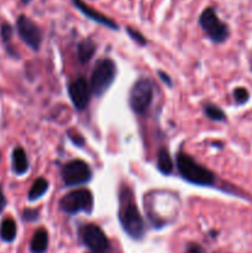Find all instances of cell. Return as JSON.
I'll list each match as a JSON object with an SVG mask.
<instances>
[{"instance_id":"6da1fadb","label":"cell","mask_w":252,"mask_h":253,"mask_svg":"<svg viewBox=\"0 0 252 253\" xmlns=\"http://www.w3.org/2000/svg\"><path fill=\"white\" fill-rule=\"evenodd\" d=\"M177 167L183 179L192 183V184L202 185V187L214 184V174L209 169L195 162L190 156L185 155V153L178 155Z\"/></svg>"},{"instance_id":"30bf717a","label":"cell","mask_w":252,"mask_h":253,"mask_svg":"<svg viewBox=\"0 0 252 253\" xmlns=\"http://www.w3.org/2000/svg\"><path fill=\"white\" fill-rule=\"evenodd\" d=\"M69 98L73 103L74 108L79 111H83L88 106L89 100H90L91 89L89 86L88 82L84 78H77L76 81L72 82L68 86Z\"/></svg>"},{"instance_id":"4316f807","label":"cell","mask_w":252,"mask_h":253,"mask_svg":"<svg viewBox=\"0 0 252 253\" xmlns=\"http://www.w3.org/2000/svg\"><path fill=\"white\" fill-rule=\"evenodd\" d=\"M31 1H32V0H21V2H22V4H24V5L30 4V2H31Z\"/></svg>"},{"instance_id":"2e32d148","label":"cell","mask_w":252,"mask_h":253,"mask_svg":"<svg viewBox=\"0 0 252 253\" xmlns=\"http://www.w3.org/2000/svg\"><path fill=\"white\" fill-rule=\"evenodd\" d=\"M16 224L12 219H5L0 226V236L4 241L11 242L16 237Z\"/></svg>"},{"instance_id":"4fadbf2b","label":"cell","mask_w":252,"mask_h":253,"mask_svg":"<svg viewBox=\"0 0 252 253\" xmlns=\"http://www.w3.org/2000/svg\"><path fill=\"white\" fill-rule=\"evenodd\" d=\"M48 247V234L44 229H40L35 232L31 240L30 250L32 253H44Z\"/></svg>"},{"instance_id":"d4e9b609","label":"cell","mask_w":252,"mask_h":253,"mask_svg":"<svg viewBox=\"0 0 252 253\" xmlns=\"http://www.w3.org/2000/svg\"><path fill=\"white\" fill-rule=\"evenodd\" d=\"M158 76H160V78L161 79H162V81L163 82H165V83H167V85H172V81H170V79H169V77H168L167 76V74H166L165 73V72H158Z\"/></svg>"},{"instance_id":"ffe728a7","label":"cell","mask_w":252,"mask_h":253,"mask_svg":"<svg viewBox=\"0 0 252 253\" xmlns=\"http://www.w3.org/2000/svg\"><path fill=\"white\" fill-rule=\"evenodd\" d=\"M0 36H1L2 42L5 44H9L10 40L12 37V27L9 22H2L0 25Z\"/></svg>"},{"instance_id":"8fae6325","label":"cell","mask_w":252,"mask_h":253,"mask_svg":"<svg viewBox=\"0 0 252 253\" xmlns=\"http://www.w3.org/2000/svg\"><path fill=\"white\" fill-rule=\"evenodd\" d=\"M72 2H73L74 6H76L77 9L84 15V16L88 17V19L93 20V21L98 22V24L103 25V26L109 27V29L111 30H116V31L119 30V25L116 24L114 20H111L110 17L105 16V15H103L101 12L96 11L95 9H93L91 6L86 5L83 0H72Z\"/></svg>"},{"instance_id":"e0dca14e","label":"cell","mask_w":252,"mask_h":253,"mask_svg":"<svg viewBox=\"0 0 252 253\" xmlns=\"http://www.w3.org/2000/svg\"><path fill=\"white\" fill-rule=\"evenodd\" d=\"M48 189V182L44 178H39L34 182L31 189L29 192V200L30 202H35V200L40 199L44 193Z\"/></svg>"},{"instance_id":"9a60e30c","label":"cell","mask_w":252,"mask_h":253,"mask_svg":"<svg viewBox=\"0 0 252 253\" xmlns=\"http://www.w3.org/2000/svg\"><path fill=\"white\" fill-rule=\"evenodd\" d=\"M95 43L93 42V40L85 39L82 42H79L78 44V59L82 63H86L88 61H90L91 57L95 53Z\"/></svg>"},{"instance_id":"7c38bea8","label":"cell","mask_w":252,"mask_h":253,"mask_svg":"<svg viewBox=\"0 0 252 253\" xmlns=\"http://www.w3.org/2000/svg\"><path fill=\"white\" fill-rule=\"evenodd\" d=\"M12 170L17 175H22L29 170V160L21 147H16L12 152Z\"/></svg>"},{"instance_id":"d6986e66","label":"cell","mask_w":252,"mask_h":253,"mask_svg":"<svg viewBox=\"0 0 252 253\" xmlns=\"http://www.w3.org/2000/svg\"><path fill=\"white\" fill-rule=\"evenodd\" d=\"M234 98L235 101H236L239 105H242V104L247 103L250 99V93L247 91L246 88H242V86H239L234 90Z\"/></svg>"},{"instance_id":"ba28073f","label":"cell","mask_w":252,"mask_h":253,"mask_svg":"<svg viewBox=\"0 0 252 253\" xmlns=\"http://www.w3.org/2000/svg\"><path fill=\"white\" fill-rule=\"evenodd\" d=\"M16 30L20 39L34 51H39L42 42V30L30 17L20 15L16 20Z\"/></svg>"},{"instance_id":"5b68a950","label":"cell","mask_w":252,"mask_h":253,"mask_svg":"<svg viewBox=\"0 0 252 253\" xmlns=\"http://www.w3.org/2000/svg\"><path fill=\"white\" fill-rule=\"evenodd\" d=\"M120 222L124 230L132 239L140 240L145 234V224L137 207L127 200L120 209Z\"/></svg>"},{"instance_id":"ac0fdd59","label":"cell","mask_w":252,"mask_h":253,"mask_svg":"<svg viewBox=\"0 0 252 253\" xmlns=\"http://www.w3.org/2000/svg\"><path fill=\"white\" fill-rule=\"evenodd\" d=\"M204 113L208 118L214 121H224L226 119L224 111L217 108L216 105H212V104H208V105L204 106Z\"/></svg>"},{"instance_id":"7402d4cb","label":"cell","mask_w":252,"mask_h":253,"mask_svg":"<svg viewBox=\"0 0 252 253\" xmlns=\"http://www.w3.org/2000/svg\"><path fill=\"white\" fill-rule=\"evenodd\" d=\"M37 217H39V211L37 210L26 209L22 212V219L25 221H35V220H37Z\"/></svg>"},{"instance_id":"7a4b0ae2","label":"cell","mask_w":252,"mask_h":253,"mask_svg":"<svg viewBox=\"0 0 252 253\" xmlns=\"http://www.w3.org/2000/svg\"><path fill=\"white\" fill-rule=\"evenodd\" d=\"M116 74V66L111 59H101L96 63L90 79V89L94 95L101 96L113 84Z\"/></svg>"},{"instance_id":"603a6c76","label":"cell","mask_w":252,"mask_h":253,"mask_svg":"<svg viewBox=\"0 0 252 253\" xmlns=\"http://www.w3.org/2000/svg\"><path fill=\"white\" fill-rule=\"evenodd\" d=\"M68 136H69V137H71V140L73 141L74 145L82 146V145H83V143H84V140H83V138H82V136H79V135H72L71 132H68Z\"/></svg>"},{"instance_id":"83f0119b","label":"cell","mask_w":252,"mask_h":253,"mask_svg":"<svg viewBox=\"0 0 252 253\" xmlns=\"http://www.w3.org/2000/svg\"><path fill=\"white\" fill-rule=\"evenodd\" d=\"M0 158H1V155H0Z\"/></svg>"},{"instance_id":"277c9868","label":"cell","mask_w":252,"mask_h":253,"mask_svg":"<svg viewBox=\"0 0 252 253\" xmlns=\"http://www.w3.org/2000/svg\"><path fill=\"white\" fill-rule=\"evenodd\" d=\"M59 209L67 214L90 212L93 209V194L88 189H77L64 195L58 203Z\"/></svg>"},{"instance_id":"8992f818","label":"cell","mask_w":252,"mask_h":253,"mask_svg":"<svg viewBox=\"0 0 252 253\" xmlns=\"http://www.w3.org/2000/svg\"><path fill=\"white\" fill-rule=\"evenodd\" d=\"M153 99V84L148 79H140L130 91V106L136 114H145Z\"/></svg>"},{"instance_id":"5bb4252c","label":"cell","mask_w":252,"mask_h":253,"mask_svg":"<svg viewBox=\"0 0 252 253\" xmlns=\"http://www.w3.org/2000/svg\"><path fill=\"white\" fill-rule=\"evenodd\" d=\"M157 168L162 174L168 175L173 172V161L166 147H162L157 153Z\"/></svg>"},{"instance_id":"9c48e42d","label":"cell","mask_w":252,"mask_h":253,"mask_svg":"<svg viewBox=\"0 0 252 253\" xmlns=\"http://www.w3.org/2000/svg\"><path fill=\"white\" fill-rule=\"evenodd\" d=\"M81 236L85 246L95 253H103L108 251L110 247L108 237L98 225H84L81 231Z\"/></svg>"},{"instance_id":"484cf974","label":"cell","mask_w":252,"mask_h":253,"mask_svg":"<svg viewBox=\"0 0 252 253\" xmlns=\"http://www.w3.org/2000/svg\"><path fill=\"white\" fill-rule=\"evenodd\" d=\"M5 207H6V199H5L4 193H2L1 187H0V212L5 209Z\"/></svg>"},{"instance_id":"44dd1931","label":"cell","mask_w":252,"mask_h":253,"mask_svg":"<svg viewBox=\"0 0 252 253\" xmlns=\"http://www.w3.org/2000/svg\"><path fill=\"white\" fill-rule=\"evenodd\" d=\"M126 31H127L128 36H130L133 41L137 42L138 44H141V46H145V44L147 43V40H146L137 30L132 29V27H126Z\"/></svg>"},{"instance_id":"52a82bcc","label":"cell","mask_w":252,"mask_h":253,"mask_svg":"<svg viewBox=\"0 0 252 253\" xmlns=\"http://www.w3.org/2000/svg\"><path fill=\"white\" fill-rule=\"evenodd\" d=\"M91 170L85 162L74 160L68 162L62 168V179L68 187L85 184L90 180Z\"/></svg>"},{"instance_id":"cb8c5ba5","label":"cell","mask_w":252,"mask_h":253,"mask_svg":"<svg viewBox=\"0 0 252 253\" xmlns=\"http://www.w3.org/2000/svg\"><path fill=\"white\" fill-rule=\"evenodd\" d=\"M187 253H204V251H203V249L199 245H192V246L188 249Z\"/></svg>"},{"instance_id":"3957f363","label":"cell","mask_w":252,"mask_h":253,"mask_svg":"<svg viewBox=\"0 0 252 253\" xmlns=\"http://www.w3.org/2000/svg\"><path fill=\"white\" fill-rule=\"evenodd\" d=\"M199 24L211 41L221 43L229 37L230 30L225 22L219 19L212 7H207L199 17Z\"/></svg>"}]
</instances>
